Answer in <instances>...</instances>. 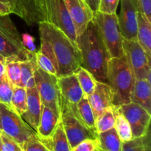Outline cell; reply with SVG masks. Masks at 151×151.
Returning a JSON list of instances; mask_svg holds the SVG:
<instances>
[{
	"instance_id": "1",
	"label": "cell",
	"mask_w": 151,
	"mask_h": 151,
	"mask_svg": "<svg viewBox=\"0 0 151 151\" xmlns=\"http://www.w3.org/2000/svg\"><path fill=\"white\" fill-rule=\"evenodd\" d=\"M81 55V66L86 69L98 82L106 83L108 65L111 57L98 27L90 22L81 35L76 38Z\"/></svg>"
},
{
	"instance_id": "2",
	"label": "cell",
	"mask_w": 151,
	"mask_h": 151,
	"mask_svg": "<svg viewBox=\"0 0 151 151\" xmlns=\"http://www.w3.org/2000/svg\"><path fill=\"white\" fill-rule=\"evenodd\" d=\"M40 36L50 42L58 63L57 77L75 73L81 66V52L75 41L64 32L47 22L38 24Z\"/></svg>"
},
{
	"instance_id": "3",
	"label": "cell",
	"mask_w": 151,
	"mask_h": 151,
	"mask_svg": "<svg viewBox=\"0 0 151 151\" xmlns=\"http://www.w3.org/2000/svg\"><path fill=\"white\" fill-rule=\"evenodd\" d=\"M135 81L134 74L125 57L110 59L108 65L106 83L110 88L114 107L118 108L122 105L131 103Z\"/></svg>"
},
{
	"instance_id": "4",
	"label": "cell",
	"mask_w": 151,
	"mask_h": 151,
	"mask_svg": "<svg viewBox=\"0 0 151 151\" xmlns=\"http://www.w3.org/2000/svg\"><path fill=\"white\" fill-rule=\"evenodd\" d=\"M93 20L100 29L111 58L125 57L122 47L123 38L119 30L116 13L106 14L97 11L94 14Z\"/></svg>"
},
{
	"instance_id": "5",
	"label": "cell",
	"mask_w": 151,
	"mask_h": 151,
	"mask_svg": "<svg viewBox=\"0 0 151 151\" xmlns=\"http://www.w3.org/2000/svg\"><path fill=\"white\" fill-rule=\"evenodd\" d=\"M8 16H0V55L5 58L17 56L22 60H27L35 52L25 49L22 35Z\"/></svg>"
},
{
	"instance_id": "6",
	"label": "cell",
	"mask_w": 151,
	"mask_h": 151,
	"mask_svg": "<svg viewBox=\"0 0 151 151\" xmlns=\"http://www.w3.org/2000/svg\"><path fill=\"white\" fill-rule=\"evenodd\" d=\"M1 131L13 139L21 147L36 133L13 108L0 103Z\"/></svg>"
},
{
	"instance_id": "7",
	"label": "cell",
	"mask_w": 151,
	"mask_h": 151,
	"mask_svg": "<svg viewBox=\"0 0 151 151\" xmlns=\"http://www.w3.org/2000/svg\"><path fill=\"white\" fill-rule=\"evenodd\" d=\"M44 16L49 22L63 31L72 41L76 42V32L64 0H38Z\"/></svg>"
},
{
	"instance_id": "8",
	"label": "cell",
	"mask_w": 151,
	"mask_h": 151,
	"mask_svg": "<svg viewBox=\"0 0 151 151\" xmlns=\"http://www.w3.org/2000/svg\"><path fill=\"white\" fill-rule=\"evenodd\" d=\"M34 78L43 106L50 108L58 116H60L61 98L58 84V77L44 72L37 66Z\"/></svg>"
},
{
	"instance_id": "9",
	"label": "cell",
	"mask_w": 151,
	"mask_h": 151,
	"mask_svg": "<svg viewBox=\"0 0 151 151\" xmlns=\"http://www.w3.org/2000/svg\"><path fill=\"white\" fill-rule=\"evenodd\" d=\"M124 55L136 80L145 79L150 83V58L137 41H122Z\"/></svg>"
},
{
	"instance_id": "10",
	"label": "cell",
	"mask_w": 151,
	"mask_h": 151,
	"mask_svg": "<svg viewBox=\"0 0 151 151\" xmlns=\"http://www.w3.org/2000/svg\"><path fill=\"white\" fill-rule=\"evenodd\" d=\"M60 122L71 149L83 140L97 138V131L88 128L69 109L65 108L60 109Z\"/></svg>"
},
{
	"instance_id": "11",
	"label": "cell",
	"mask_w": 151,
	"mask_h": 151,
	"mask_svg": "<svg viewBox=\"0 0 151 151\" xmlns=\"http://www.w3.org/2000/svg\"><path fill=\"white\" fill-rule=\"evenodd\" d=\"M118 109L129 122L133 139L144 137L149 132L151 115L144 108L131 102Z\"/></svg>"
},
{
	"instance_id": "12",
	"label": "cell",
	"mask_w": 151,
	"mask_h": 151,
	"mask_svg": "<svg viewBox=\"0 0 151 151\" xmlns=\"http://www.w3.org/2000/svg\"><path fill=\"white\" fill-rule=\"evenodd\" d=\"M118 17L119 30L124 39L137 41V16L139 11L138 0H120Z\"/></svg>"
},
{
	"instance_id": "13",
	"label": "cell",
	"mask_w": 151,
	"mask_h": 151,
	"mask_svg": "<svg viewBox=\"0 0 151 151\" xmlns=\"http://www.w3.org/2000/svg\"><path fill=\"white\" fill-rule=\"evenodd\" d=\"M77 36L81 35L94 19V13L84 0H64Z\"/></svg>"
},
{
	"instance_id": "14",
	"label": "cell",
	"mask_w": 151,
	"mask_h": 151,
	"mask_svg": "<svg viewBox=\"0 0 151 151\" xmlns=\"http://www.w3.org/2000/svg\"><path fill=\"white\" fill-rule=\"evenodd\" d=\"M58 84L61 98L60 106H76L83 97V92L75 73L58 77Z\"/></svg>"
},
{
	"instance_id": "15",
	"label": "cell",
	"mask_w": 151,
	"mask_h": 151,
	"mask_svg": "<svg viewBox=\"0 0 151 151\" xmlns=\"http://www.w3.org/2000/svg\"><path fill=\"white\" fill-rule=\"evenodd\" d=\"M95 119L109 108L114 107L112 104L111 93L106 83L97 81L94 91L87 97Z\"/></svg>"
},
{
	"instance_id": "16",
	"label": "cell",
	"mask_w": 151,
	"mask_h": 151,
	"mask_svg": "<svg viewBox=\"0 0 151 151\" xmlns=\"http://www.w3.org/2000/svg\"><path fill=\"white\" fill-rule=\"evenodd\" d=\"M42 103L36 87L27 89V110L22 117L36 133L41 117Z\"/></svg>"
},
{
	"instance_id": "17",
	"label": "cell",
	"mask_w": 151,
	"mask_h": 151,
	"mask_svg": "<svg viewBox=\"0 0 151 151\" xmlns=\"http://www.w3.org/2000/svg\"><path fill=\"white\" fill-rule=\"evenodd\" d=\"M41 38V47L35 52L37 66L44 72L57 76L58 63L55 56L52 51L50 42L43 37Z\"/></svg>"
},
{
	"instance_id": "18",
	"label": "cell",
	"mask_w": 151,
	"mask_h": 151,
	"mask_svg": "<svg viewBox=\"0 0 151 151\" xmlns=\"http://www.w3.org/2000/svg\"><path fill=\"white\" fill-rule=\"evenodd\" d=\"M60 122V116H58L52 109L42 105L41 117L36 134L38 138L46 139L51 137Z\"/></svg>"
},
{
	"instance_id": "19",
	"label": "cell",
	"mask_w": 151,
	"mask_h": 151,
	"mask_svg": "<svg viewBox=\"0 0 151 151\" xmlns=\"http://www.w3.org/2000/svg\"><path fill=\"white\" fill-rule=\"evenodd\" d=\"M19 4L22 13V19L29 26L38 24L44 22L42 11L38 6L37 0H15Z\"/></svg>"
},
{
	"instance_id": "20",
	"label": "cell",
	"mask_w": 151,
	"mask_h": 151,
	"mask_svg": "<svg viewBox=\"0 0 151 151\" xmlns=\"http://www.w3.org/2000/svg\"><path fill=\"white\" fill-rule=\"evenodd\" d=\"M62 108L69 109L75 116H77L88 128L96 131L95 118H94V113H93V111L86 96L83 95V97L76 106H69L63 105L60 106V109Z\"/></svg>"
},
{
	"instance_id": "21",
	"label": "cell",
	"mask_w": 151,
	"mask_h": 151,
	"mask_svg": "<svg viewBox=\"0 0 151 151\" xmlns=\"http://www.w3.org/2000/svg\"><path fill=\"white\" fill-rule=\"evenodd\" d=\"M131 100L132 103L142 106L150 113L151 86L150 83L147 80H136Z\"/></svg>"
},
{
	"instance_id": "22",
	"label": "cell",
	"mask_w": 151,
	"mask_h": 151,
	"mask_svg": "<svg viewBox=\"0 0 151 151\" xmlns=\"http://www.w3.org/2000/svg\"><path fill=\"white\" fill-rule=\"evenodd\" d=\"M137 41L145 51L147 55L151 57V22L145 16L139 11L137 16Z\"/></svg>"
},
{
	"instance_id": "23",
	"label": "cell",
	"mask_w": 151,
	"mask_h": 151,
	"mask_svg": "<svg viewBox=\"0 0 151 151\" xmlns=\"http://www.w3.org/2000/svg\"><path fill=\"white\" fill-rule=\"evenodd\" d=\"M39 139L50 151H71L72 150L61 122H60L51 137L46 139L39 138Z\"/></svg>"
},
{
	"instance_id": "24",
	"label": "cell",
	"mask_w": 151,
	"mask_h": 151,
	"mask_svg": "<svg viewBox=\"0 0 151 151\" xmlns=\"http://www.w3.org/2000/svg\"><path fill=\"white\" fill-rule=\"evenodd\" d=\"M97 140L99 151H121L122 142L114 128L98 134Z\"/></svg>"
},
{
	"instance_id": "25",
	"label": "cell",
	"mask_w": 151,
	"mask_h": 151,
	"mask_svg": "<svg viewBox=\"0 0 151 151\" xmlns=\"http://www.w3.org/2000/svg\"><path fill=\"white\" fill-rule=\"evenodd\" d=\"M36 66L35 53L27 60L20 62L21 80H22V86L26 89L36 87L35 78H34V72Z\"/></svg>"
},
{
	"instance_id": "26",
	"label": "cell",
	"mask_w": 151,
	"mask_h": 151,
	"mask_svg": "<svg viewBox=\"0 0 151 151\" xmlns=\"http://www.w3.org/2000/svg\"><path fill=\"white\" fill-rule=\"evenodd\" d=\"M24 61L17 56L6 58L5 74L13 86L23 87L21 80L20 62Z\"/></svg>"
},
{
	"instance_id": "27",
	"label": "cell",
	"mask_w": 151,
	"mask_h": 151,
	"mask_svg": "<svg viewBox=\"0 0 151 151\" xmlns=\"http://www.w3.org/2000/svg\"><path fill=\"white\" fill-rule=\"evenodd\" d=\"M114 111L115 115L114 128L119 136L122 142H128L133 139L132 131L129 122L125 116L119 111L118 108L114 107Z\"/></svg>"
},
{
	"instance_id": "28",
	"label": "cell",
	"mask_w": 151,
	"mask_h": 151,
	"mask_svg": "<svg viewBox=\"0 0 151 151\" xmlns=\"http://www.w3.org/2000/svg\"><path fill=\"white\" fill-rule=\"evenodd\" d=\"M75 73L84 95L86 97L91 95L94 92L96 83H97V81L94 78V76L82 66L78 68Z\"/></svg>"
},
{
	"instance_id": "29",
	"label": "cell",
	"mask_w": 151,
	"mask_h": 151,
	"mask_svg": "<svg viewBox=\"0 0 151 151\" xmlns=\"http://www.w3.org/2000/svg\"><path fill=\"white\" fill-rule=\"evenodd\" d=\"M115 115L114 107L105 110L95 119V129L97 134L105 132L114 128Z\"/></svg>"
},
{
	"instance_id": "30",
	"label": "cell",
	"mask_w": 151,
	"mask_h": 151,
	"mask_svg": "<svg viewBox=\"0 0 151 151\" xmlns=\"http://www.w3.org/2000/svg\"><path fill=\"white\" fill-rule=\"evenodd\" d=\"M11 107L22 116L27 110V89L24 87L13 86Z\"/></svg>"
},
{
	"instance_id": "31",
	"label": "cell",
	"mask_w": 151,
	"mask_h": 151,
	"mask_svg": "<svg viewBox=\"0 0 151 151\" xmlns=\"http://www.w3.org/2000/svg\"><path fill=\"white\" fill-rule=\"evenodd\" d=\"M121 151H150V134L122 143Z\"/></svg>"
},
{
	"instance_id": "32",
	"label": "cell",
	"mask_w": 151,
	"mask_h": 151,
	"mask_svg": "<svg viewBox=\"0 0 151 151\" xmlns=\"http://www.w3.org/2000/svg\"><path fill=\"white\" fill-rule=\"evenodd\" d=\"M13 90V85L9 81L5 74L2 78H0V103L11 107Z\"/></svg>"
},
{
	"instance_id": "33",
	"label": "cell",
	"mask_w": 151,
	"mask_h": 151,
	"mask_svg": "<svg viewBox=\"0 0 151 151\" xmlns=\"http://www.w3.org/2000/svg\"><path fill=\"white\" fill-rule=\"evenodd\" d=\"M22 149L23 151H50L41 142L37 134L27 140Z\"/></svg>"
},
{
	"instance_id": "34",
	"label": "cell",
	"mask_w": 151,
	"mask_h": 151,
	"mask_svg": "<svg viewBox=\"0 0 151 151\" xmlns=\"http://www.w3.org/2000/svg\"><path fill=\"white\" fill-rule=\"evenodd\" d=\"M119 1L120 0H100L97 11L106 14L116 13Z\"/></svg>"
},
{
	"instance_id": "35",
	"label": "cell",
	"mask_w": 151,
	"mask_h": 151,
	"mask_svg": "<svg viewBox=\"0 0 151 151\" xmlns=\"http://www.w3.org/2000/svg\"><path fill=\"white\" fill-rule=\"evenodd\" d=\"M20 146L13 139L1 131L0 150L1 151H16Z\"/></svg>"
},
{
	"instance_id": "36",
	"label": "cell",
	"mask_w": 151,
	"mask_h": 151,
	"mask_svg": "<svg viewBox=\"0 0 151 151\" xmlns=\"http://www.w3.org/2000/svg\"><path fill=\"white\" fill-rule=\"evenodd\" d=\"M96 150H97V139H88L77 145L71 151H95Z\"/></svg>"
},
{
	"instance_id": "37",
	"label": "cell",
	"mask_w": 151,
	"mask_h": 151,
	"mask_svg": "<svg viewBox=\"0 0 151 151\" xmlns=\"http://www.w3.org/2000/svg\"><path fill=\"white\" fill-rule=\"evenodd\" d=\"M22 43L24 44V47L28 51L31 52H36V46L35 44V39L32 36H31L28 33H24L22 35Z\"/></svg>"
},
{
	"instance_id": "38",
	"label": "cell",
	"mask_w": 151,
	"mask_h": 151,
	"mask_svg": "<svg viewBox=\"0 0 151 151\" xmlns=\"http://www.w3.org/2000/svg\"><path fill=\"white\" fill-rule=\"evenodd\" d=\"M139 11L151 22V0H138Z\"/></svg>"
},
{
	"instance_id": "39",
	"label": "cell",
	"mask_w": 151,
	"mask_h": 151,
	"mask_svg": "<svg viewBox=\"0 0 151 151\" xmlns=\"http://www.w3.org/2000/svg\"><path fill=\"white\" fill-rule=\"evenodd\" d=\"M11 13H14L12 6L0 1V16H7Z\"/></svg>"
},
{
	"instance_id": "40",
	"label": "cell",
	"mask_w": 151,
	"mask_h": 151,
	"mask_svg": "<svg viewBox=\"0 0 151 151\" xmlns=\"http://www.w3.org/2000/svg\"><path fill=\"white\" fill-rule=\"evenodd\" d=\"M84 1H86V3L88 6H89V7L93 11L94 14L96 12H97L100 0H84Z\"/></svg>"
},
{
	"instance_id": "41",
	"label": "cell",
	"mask_w": 151,
	"mask_h": 151,
	"mask_svg": "<svg viewBox=\"0 0 151 151\" xmlns=\"http://www.w3.org/2000/svg\"><path fill=\"white\" fill-rule=\"evenodd\" d=\"M6 71V58L0 55V78L5 75Z\"/></svg>"
},
{
	"instance_id": "42",
	"label": "cell",
	"mask_w": 151,
	"mask_h": 151,
	"mask_svg": "<svg viewBox=\"0 0 151 151\" xmlns=\"http://www.w3.org/2000/svg\"><path fill=\"white\" fill-rule=\"evenodd\" d=\"M16 151H23V150H22V147H19V148H18V149H17V150H16Z\"/></svg>"
},
{
	"instance_id": "43",
	"label": "cell",
	"mask_w": 151,
	"mask_h": 151,
	"mask_svg": "<svg viewBox=\"0 0 151 151\" xmlns=\"http://www.w3.org/2000/svg\"><path fill=\"white\" fill-rule=\"evenodd\" d=\"M0 130L1 131V116H0Z\"/></svg>"
},
{
	"instance_id": "44",
	"label": "cell",
	"mask_w": 151,
	"mask_h": 151,
	"mask_svg": "<svg viewBox=\"0 0 151 151\" xmlns=\"http://www.w3.org/2000/svg\"><path fill=\"white\" fill-rule=\"evenodd\" d=\"M1 131L0 130V141H1Z\"/></svg>"
},
{
	"instance_id": "45",
	"label": "cell",
	"mask_w": 151,
	"mask_h": 151,
	"mask_svg": "<svg viewBox=\"0 0 151 151\" xmlns=\"http://www.w3.org/2000/svg\"><path fill=\"white\" fill-rule=\"evenodd\" d=\"M95 151H99V150H96Z\"/></svg>"
},
{
	"instance_id": "46",
	"label": "cell",
	"mask_w": 151,
	"mask_h": 151,
	"mask_svg": "<svg viewBox=\"0 0 151 151\" xmlns=\"http://www.w3.org/2000/svg\"><path fill=\"white\" fill-rule=\"evenodd\" d=\"M0 151H1V150H0Z\"/></svg>"
}]
</instances>
